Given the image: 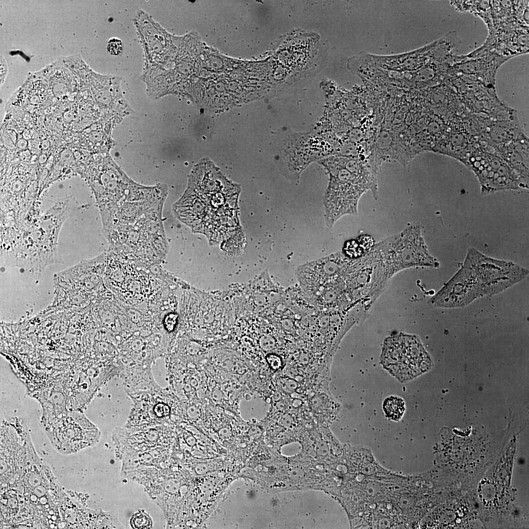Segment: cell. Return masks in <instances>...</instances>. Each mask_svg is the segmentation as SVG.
<instances>
[{
	"label": "cell",
	"mask_w": 529,
	"mask_h": 529,
	"mask_svg": "<svg viewBox=\"0 0 529 529\" xmlns=\"http://www.w3.org/2000/svg\"><path fill=\"white\" fill-rule=\"evenodd\" d=\"M240 188L212 166L196 168L187 188L172 206L175 216L194 233L217 244L241 228L239 217Z\"/></svg>",
	"instance_id": "1"
},
{
	"label": "cell",
	"mask_w": 529,
	"mask_h": 529,
	"mask_svg": "<svg viewBox=\"0 0 529 529\" xmlns=\"http://www.w3.org/2000/svg\"><path fill=\"white\" fill-rule=\"evenodd\" d=\"M162 210V208L154 209L132 221L117 224L103 232L109 247L148 263L164 258L168 245Z\"/></svg>",
	"instance_id": "2"
},
{
	"label": "cell",
	"mask_w": 529,
	"mask_h": 529,
	"mask_svg": "<svg viewBox=\"0 0 529 529\" xmlns=\"http://www.w3.org/2000/svg\"><path fill=\"white\" fill-rule=\"evenodd\" d=\"M387 278L404 269L438 267L439 263L429 252L420 225L412 224L401 232L373 244Z\"/></svg>",
	"instance_id": "3"
},
{
	"label": "cell",
	"mask_w": 529,
	"mask_h": 529,
	"mask_svg": "<svg viewBox=\"0 0 529 529\" xmlns=\"http://www.w3.org/2000/svg\"><path fill=\"white\" fill-rule=\"evenodd\" d=\"M329 174L323 204L326 226L331 228L345 215H357L362 195L369 190L361 178L347 169L342 162L334 161L324 165Z\"/></svg>",
	"instance_id": "4"
},
{
	"label": "cell",
	"mask_w": 529,
	"mask_h": 529,
	"mask_svg": "<svg viewBox=\"0 0 529 529\" xmlns=\"http://www.w3.org/2000/svg\"><path fill=\"white\" fill-rule=\"evenodd\" d=\"M380 359L384 368L400 382L413 379L433 366L432 359L420 338L402 333L385 340Z\"/></svg>",
	"instance_id": "5"
},
{
	"label": "cell",
	"mask_w": 529,
	"mask_h": 529,
	"mask_svg": "<svg viewBox=\"0 0 529 529\" xmlns=\"http://www.w3.org/2000/svg\"><path fill=\"white\" fill-rule=\"evenodd\" d=\"M344 281L351 302L361 305L368 311L389 281L378 253L373 246L363 256L350 259Z\"/></svg>",
	"instance_id": "6"
},
{
	"label": "cell",
	"mask_w": 529,
	"mask_h": 529,
	"mask_svg": "<svg viewBox=\"0 0 529 529\" xmlns=\"http://www.w3.org/2000/svg\"><path fill=\"white\" fill-rule=\"evenodd\" d=\"M463 265L474 277L481 297L501 292L529 274L527 269L513 262L488 257L472 247L467 251Z\"/></svg>",
	"instance_id": "7"
},
{
	"label": "cell",
	"mask_w": 529,
	"mask_h": 529,
	"mask_svg": "<svg viewBox=\"0 0 529 529\" xmlns=\"http://www.w3.org/2000/svg\"><path fill=\"white\" fill-rule=\"evenodd\" d=\"M350 259L339 252L303 264L295 274L302 286L312 292L330 282L343 279Z\"/></svg>",
	"instance_id": "8"
},
{
	"label": "cell",
	"mask_w": 529,
	"mask_h": 529,
	"mask_svg": "<svg viewBox=\"0 0 529 529\" xmlns=\"http://www.w3.org/2000/svg\"><path fill=\"white\" fill-rule=\"evenodd\" d=\"M481 297L475 278L463 265L428 302L435 308H454L465 307Z\"/></svg>",
	"instance_id": "9"
},
{
	"label": "cell",
	"mask_w": 529,
	"mask_h": 529,
	"mask_svg": "<svg viewBox=\"0 0 529 529\" xmlns=\"http://www.w3.org/2000/svg\"><path fill=\"white\" fill-rule=\"evenodd\" d=\"M286 132L287 137L283 144H281L278 168L285 178L293 184H298L301 174L314 159L307 142L300 144L304 133L290 131Z\"/></svg>",
	"instance_id": "10"
},
{
	"label": "cell",
	"mask_w": 529,
	"mask_h": 529,
	"mask_svg": "<svg viewBox=\"0 0 529 529\" xmlns=\"http://www.w3.org/2000/svg\"><path fill=\"white\" fill-rule=\"evenodd\" d=\"M246 243L245 234L240 228L222 241L221 248L227 255L236 256L242 253Z\"/></svg>",
	"instance_id": "11"
},
{
	"label": "cell",
	"mask_w": 529,
	"mask_h": 529,
	"mask_svg": "<svg viewBox=\"0 0 529 529\" xmlns=\"http://www.w3.org/2000/svg\"><path fill=\"white\" fill-rule=\"evenodd\" d=\"M383 409L387 418L390 420L398 421L401 419L405 412V403L401 398L390 396L384 400Z\"/></svg>",
	"instance_id": "12"
},
{
	"label": "cell",
	"mask_w": 529,
	"mask_h": 529,
	"mask_svg": "<svg viewBox=\"0 0 529 529\" xmlns=\"http://www.w3.org/2000/svg\"><path fill=\"white\" fill-rule=\"evenodd\" d=\"M132 529H143L153 528V522L150 515L145 510L140 509L134 513L130 520Z\"/></svg>",
	"instance_id": "13"
},
{
	"label": "cell",
	"mask_w": 529,
	"mask_h": 529,
	"mask_svg": "<svg viewBox=\"0 0 529 529\" xmlns=\"http://www.w3.org/2000/svg\"><path fill=\"white\" fill-rule=\"evenodd\" d=\"M122 48V43L119 39L114 38L108 42V50L113 55L118 54L121 52Z\"/></svg>",
	"instance_id": "14"
},
{
	"label": "cell",
	"mask_w": 529,
	"mask_h": 529,
	"mask_svg": "<svg viewBox=\"0 0 529 529\" xmlns=\"http://www.w3.org/2000/svg\"><path fill=\"white\" fill-rule=\"evenodd\" d=\"M266 360L270 368L273 370L279 369L282 365V360L276 355L269 354L266 356Z\"/></svg>",
	"instance_id": "15"
},
{
	"label": "cell",
	"mask_w": 529,
	"mask_h": 529,
	"mask_svg": "<svg viewBox=\"0 0 529 529\" xmlns=\"http://www.w3.org/2000/svg\"><path fill=\"white\" fill-rule=\"evenodd\" d=\"M261 347L265 350H269L273 348L275 345V342L273 338L268 337H264L260 340Z\"/></svg>",
	"instance_id": "16"
},
{
	"label": "cell",
	"mask_w": 529,
	"mask_h": 529,
	"mask_svg": "<svg viewBox=\"0 0 529 529\" xmlns=\"http://www.w3.org/2000/svg\"><path fill=\"white\" fill-rule=\"evenodd\" d=\"M176 315L174 314H170L168 316L166 321V325L167 326V328L168 330L171 331L173 329L176 323Z\"/></svg>",
	"instance_id": "17"
}]
</instances>
